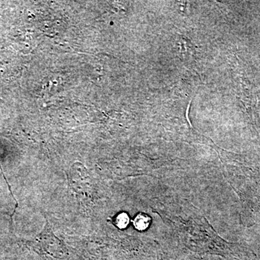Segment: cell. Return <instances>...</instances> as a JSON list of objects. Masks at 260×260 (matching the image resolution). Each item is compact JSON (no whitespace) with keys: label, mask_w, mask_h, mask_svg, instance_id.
<instances>
[{"label":"cell","mask_w":260,"mask_h":260,"mask_svg":"<svg viewBox=\"0 0 260 260\" xmlns=\"http://www.w3.org/2000/svg\"><path fill=\"white\" fill-rule=\"evenodd\" d=\"M150 218H149L148 215L145 214H139L138 216L135 218L133 223H134L135 227L138 230L143 231L145 230L150 225Z\"/></svg>","instance_id":"6da1fadb"},{"label":"cell","mask_w":260,"mask_h":260,"mask_svg":"<svg viewBox=\"0 0 260 260\" xmlns=\"http://www.w3.org/2000/svg\"><path fill=\"white\" fill-rule=\"evenodd\" d=\"M116 225L120 229H124L129 223V218L128 215L125 213H121L120 215H118L116 218Z\"/></svg>","instance_id":"7a4b0ae2"}]
</instances>
